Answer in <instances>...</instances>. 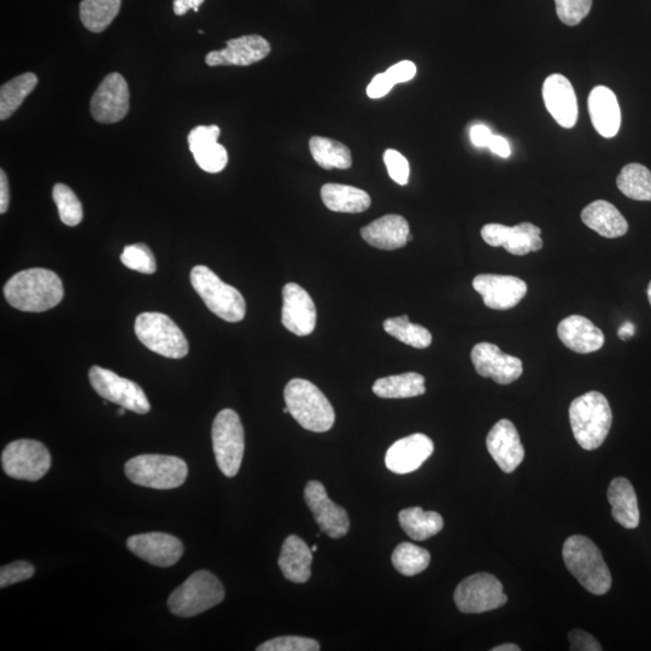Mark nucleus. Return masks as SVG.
<instances>
[{
    "label": "nucleus",
    "mask_w": 651,
    "mask_h": 651,
    "mask_svg": "<svg viewBox=\"0 0 651 651\" xmlns=\"http://www.w3.org/2000/svg\"><path fill=\"white\" fill-rule=\"evenodd\" d=\"M126 410H127L126 408L121 407L119 410H117V414L121 416L125 415Z\"/></svg>",
    "instance_id": "55"
},
{
    "label": "nucleus",
    "mask_w": 651,
    "mask_h": 651,
    "mask_svg": "<svg viewBox=\"0 0 651 651\" xmlns=\"http://www.w3.org/2000/svg\"><path fill=\"white\" fill-rule=\"evenodd\" d=\"M38 85V76L25 73L16 76L0 89V120H8Z\"/></svg>",
    "instance_id": "35"
},
{
    "label": "nucleus",
    "mask_w": 651,
    "mask_h": 651,
    "mask_svg": "<svg viewBox=\"0 0 651 651\" xmlns=\"http://www.w3.org/2000/svg\"><path fill=\"white\" fill-rule=\"evenodd\" d=\"M557 334L563 345L577 354L595 353L604 345V334L600 328L580 315L563 319L557 326Z\"/></svg>",
    "instance_id": "25"
},
{
    "label": "nucleus",
    "mask_w": 651,
    "mask_h": 651,
    "mask_svg": "<svg viewBox=\"0 0 651 651\" xmlns=\"http://www.w3.org/2000/svg\"><path fill=\"white\" fill-rule=\"evenodd\" d=\"M541 228L524 222L513 227L501 224H489L482 228V237L486 244L500 248L503 246L509 254L525 256L543 248Z\"/></svg>",
    "instance_id": "16"
},
{
    "label": "nucleus",
    "mask_w": 651,
    "mask_h": 651,
    "mask_svg": "<svg viewBox=\"0 0 651 651\" xmlns=\"http://www.w3.org/2000/svg\"><path fill=\"white\" fill-rule=\"evenodd\" d=\"M313 551L302 538L292 535L285 539L279 556V567L292 583H307L312 577Z\"/></svg>",
    "instance_id": "28"
},
{
    "label": "nucleus",
    "mask_w": 651,
    "mask_h": 651,
    "mask_svg": "<svg viewBox=\"0 0 651 651\" xmlns=\"http://www.w3.org/2000/svg\"><path fill=\"white\" fill-rule=\"evenodd\" d=\"M385 73L389 75V78L395 85L403 84V82H408L414 79V76L416 75V66L413 62L402 61L387 69Z\"/></svg>",
    "instance_id": "47"
},
{
    "label": "nucleus",
    "mask_w": 651,
    "mask_h": 651,
    "mask_svg": "<svg viewBox=\"0 0 651 651\" xmlns=\"http://www.w3.org/2000/svg\"><path fill=\"white\" fill-rule=\"evenodd\" d=\"M129 110V89L119 73L105 76L91 98V114L99 123H116L125 119Z\"/></svg>",
    "instance_id": "13"
},
{
    "label": "nucleus",
    "mask_w": 651,
    "mask_h": 651,
    "mask_svg": "<svg viewBox=\"0 0 651 651\" xmlns=\"http://www.w3.org/2000/svg\"><path fill=\"white\" fill-rule=\"evenodd\" d=\"M582 220L590 230L600 236L614 239L625 236L629 232V224L623 214L607 201H595L584 208Z\"/></svg>",
    "instance_id": "29"
},
{
    "label": "nucleus",
    "mask_w": 651,
    "mask_h": 651,
    "mask_svg": "<svg viewBox=\"0 0 651 651\" xmlns=\"http://www.w3.org/2000/svg\"><path fill=\"white\" fill-rule=\"evenodd\" d=\"M137 337L146 348L168 359H183L190 346L179 326L161 313L140 314L134 325Z\"/></svg>",
    "instance_id": "8"
},
{
    "label": "nucleus",
    "mask_w": 651,
    "mask_h": 651,
    "mask_svg": "<svg viewBox=\"0 0 651 651\" xmlns=\"http://www.w3.org/2000/svg\"><path fill=\"white\" fill-rule=\"evenodd\" d=\"M322 202L334 213L359 214L371 207L366 191L342 184H326L321 189Z\"/></svg>",
    "instance_id": "31"
},
{
    "label": "nucleus",
    "mask_w": 651,
    "mask_h": 651,
    "mask_svg": "<svg viewBox=\"0 0 651 651\" xmlns=\"http://www.w3.org/2000/svg\"><path fill=\"white\" fill-rule=\"evenodd\" d=\"M608 501L612 506V515L618 524L627 530L637 529L639 509L635 489L629 480L615 478L608 489Z\"/></svg>",
    "instance_id": "30"
},
{
    "label": "nucleus",
    "mask_w": 651,
    "mask_h": 651,
    "mask_svg": "<svg viewBox=\"0 0 651 651\" xmlns=\"http://www.w3.org/2000/svg\"><path fill=\"white\" fill-rule=\"evenodd\" d=\"M384 330L400 342L416 349H426L432 343V334L424 326L412 324L407 315L387 319Z\"/></svg>",
    "instance_id": "38"
},
{
    "label": "nucleus",
    "mask_w": 651,
    "mask_h": 651,
    "mask_svg": "<svg viewBox=\"0 0 651 651\" xmlns=\"http://www.w3.org/2000/svg\"><path fill=\"white\" fill-rule=\"evenodd\" d=\"M52 197H54L63 224L69 227L78 226L84 219V210H82V204L75 192L67 185L56 184L52 190Z\"/></svg>",
    "instance_id": "40"
},
{
    "label": "nucleus",
    "mask_w": 651,
    "mask_h": 651,
    "mask_svg": "<svg viewBox=\"0 0 651 651\" xmlns=\"http://www.w3.org/2000/svg\"><path fill=\"white\" fill-rule=\"evenodd\" d=\"M220 133V128L215 125L198 126L193 128L187 137L199 168L210 174L222 172L228 164L225 146L217 143Z\"/></svg>",
    "instance_id": "24"
},
{
    "label": "nucleus",
    "mask_w": 651,
    "mask_h": 651,
    "mask_svg": "<svg viewBox=\"0 0 651 651\" xmlns=\"http://www.w3.org/2000/svg\"><path fill=\"white\" fill-rule=\"evenodd\" d=\"M225 598L224 585L213 573L198 571L173 591L169 611L180 618H192L209 611Z\"/></svg>",
    "instance_id": "5"
},
{
    "label": "nucleus",
    "mask_w": 651,
    "mask_h": 651,
    "mask_svg": "<svg viewBox=\"0 0 651 651\" xmlns=\"http://www.w3.org/2000/svg\"><path fill=\"white\" fill-rule=\"evenodd\" d=\"M571 427L576 441L585 450H596L606 441L613 413L601 392L590 391L576 398L570 407Z\"/></svg>",
    "instance_id": "3"
},
{
    "label": "nucleus",
    "mask_w": 651,
    "mask_h": 651,
    "mask_svg": "<svg viewBox=\"0 0 651 651\" xmlns=\"http://www.w3.org/2000/svg\"><path fill=\"white\" fill-rule=\"evenodd\" d=\"M589 114L592 125L603 138H614L619 133L621 111L617 96L606 86H597L589 96Z\"/></svg>",
    "instance_id": "26"
},
{
    "label": "nucleus",
    "mask_w": 651,
    "mask_h": 651,
    "mask_svg": "<svg viewBox=\"0 0 651 651\" xmlns=\"http://www.w3.org/2000/svg\"><path fill=\"white\" fill-rule=\"evenodd\" d=\"M204 3V0H174L173 9L175 15L184 16L190 10L198 13L199 7Z\"/></svg>",
    "instance_id": "51"
},
{
    "label": "nucleus",
    "mask_w": 651,
    "mask_h": 651,
    "mask_svg": "<svg viewBox=\"0 0 651 651\" xmlns=\"http://www.w3.org/2000/svg\"><path fill=\"white\" fill-rule=\"evenodd\" d=\"M122 0H82L80 20L92 33H102L119 15Z\"/></svg>",
    "instance_id": "36"
},
{
    "label": "nucleus",
    "mask_w": 651,
    "mask_h": 651,
    "mask_svg": "<svg viewBox=\"0 0 651 651\" xmlns=\"http://www.w3.org/2000/svg\"><path fill=\"white\" fill-rule=\"evenodd\" d=\"M635 332H636L635 325L631 324V322H626V324L620 327L619 337L620 339L627 340L632 338Z\"/></svg>",
    "instance_id": "53"
},
{
    "label": "nucleus",
    "mask_w": 651,
    "mask_h": 651,
    "mask_svg": "<svg viewBox=\"0 0 651 651\" xmlns=\"http://www.w3.org/2000/svg\"><path fill=\"white\" fill-rule=\"evenodd\" d=\"M309 149L321 168L349 169L353 166V156L348 146L337 140L316 136L310 139Z\"/></svg>",
    "instance_id": "34"
},
{
    "label": "nucleus",
    "mask_w": 651,
    "mask_h": 651,
    "mask_svg": "<svg viewBox=\"0 0 651 651\" xmlns=\"http://www.w3.org/2000/svg\"><path fill=\"white\" fill-rule=\"evenodd\" d=\"M4 295L11 307L28 313H43L55 308L64 296L63 284L54 272L31 268L10 278Z\"/></svg>",
    "instance_id": "1"
},
{
    "label": "nucleus",
    "mask_w": 651,
    "mask_h": 651,
    "mask_svg": "<svg viewBox=\"0 0 651 651\" xmlns=\"http://www.w3.org/2000/svg\"><path fill=\"white\" fill-rule=\"evenodd\" d=\"M271 44L261 35L251 34L228 40L226 49L211 51L205 57L209 67H246L265 60L271 54Z\"/></svg>",
    "instance_id": "19"
},
{
    "label": "nucleus",
    "mask_w": 651,
    "mask_h": 651,
    "mask_svg": "<svg viewBox=\"0 0 651 651\" xmlns=\"http://www.w3.org/2000/svg\"><path fill=\"white\" fill-rule=\"evenodd\" d=\"M473 289L483 297L486 307L508 310L523 301L527 284L512 275L479 274L473 280Z\"/></svg>",
    "instance_id": "17"
},
{
    "label": "nucleus",
    "mask_w": 651,
    "mask_h": 651,
    "mask_svg": "<svg viewBox=\"0 0 651 651\" xmlns=\"http://www.w3.org/2000/svg\"><path fill=\"white\" fill-rule=\"evenodd\" d=\"M456 607L465 614L495 611L507 603L503 585L490 573H477L457 586L454 594Z\"/></svg>",
    "instance_id": "11"
},
{
    "label": "nucleus",
    "mask_w": 651,
    "mask_h": 651,
    "mask_svg": "<svg viewBox=\"0 0 651 651\" xmlns=\"http://www.w3.org/2000/svg\"><path fill=\"white\" fill-rule=\"evenodd\" d=\"M281 321L286 330L298 337L309 336L316 327L315 303L309 293L297 284H287L283 290Z\"/></svg>",
    "instance_id": "20"
},
{
    "label": "nucleus",
    "mask_w": 651,
    "mask_h": 651,
    "mask_svg": "<svg viewBox=\"0 0 651 651\" xmlns=\"http://www.w3.org/2000/svg\"><path fill=\"white\" fill-rule=\"evenodd\" d=\"M648 299H649V303H650V306H651V281H650V284L648 286Z\"/></svg>",
    "instance_id": "56"
},
{
    "label": "nucleus",
    "mask_w": 651,
    "mask_h": 651,
    "mask_svg": "<svg viewBox=\"0 0 651 651\" xmlns=\"http://www.w3.org/2000/svg\"><path fill=\"white\" fill-rule=\"evenodd\" d=\"M568 639L571 642V650L578 651H601V645L594 636L582 630H573Z\"/></svg>",
    "instance_id": "46"
},
{
    "label": "nucleus",
    "mask_w": 651,
    "mask_h": 651,
    "mask_svg": "<svg viewBox=\"0 0 651 651\" xmlns=\"http://www.w3.org/2000/svg\"><path fill=\"white\" fill-rule=\"evenodd\" d=\"M121 262L132 271L143 274H154L157 269L155 256L145 244L126 246L121 255Z\"/></svg>",
    "instance_id": "41"
},
{
    "label": "nucleus",
    "mask_w": 651,
    "mask_h": 651,
    "mask_svg": "<svg viewBox=\"0 0 651 651\" xmlns=\"http://www.w3.org/2000/svg\"><path fill=\"white\" fill-rule=\"evenodd\" d=\"M543 99L554 120L563 128H573L578 120V101L571 81L561 74L550 75L543 85Z\"/></svg>",
    "instance_id": "23"
},
{
    "label": "nucleus",
    "mask_w": 651,
    "mask_h": 651,
    "mask_svg": "<svg viewBox=\"0 0 651 651\" xmlns=\"http://www.w3.org/2000/svg\"><path fill=\"white\" fill-rule=\"evenodd\" d=\"M373 392L380 398H412L426 392L425 378L419 373L409 372L381 378L373 384Z\"/></svg>",
    "instance_id": "33"
},
{
    "label": "nucleus",
    "mask_w": 651,
    "mask_h": 651,
    "mask_svg": "<svg viewBox=\"0 0 651 651\" xmlns=\"http://www.w3.org/2000/svg\"><path fill=\"white\" fill-rule=\"evenodd\" d=\"M471 359L480 377L491 378L500 385L514 383L524 372L523 361L518 357L504 354L497 345L491 343L475 345Z\"/></svg>",
    "instance_id": "15"
},
{
    "label": "nucleus",
    "mask_w": 651,
    "mask_h": 651,
    "mask_svg": "<svg viewBox=\"0 0 651 651\" xmlns=\"http://www.w3.org/2000/svg\"><path fill=\"white\" fill-rule=\"evenodd\" d=\"M556 14L567 26H577L589 15L592 0H555Z\"/></svg>",
    "instance_id": "42"
},
{
    "label": "nucleus",
    "mask_w": 651,
    "mask_h": 651,
    "mask_svg": "<svg viewBox=\"0 0 651 651\" xmlns=\"http://www.w3.org/2000/svg\"><path fill=\"white\" fill-rule=\"evenodd\" d=\"M434 444L426 434L415 433L392 444L385 456V465L396 474L418 471L430 459Z\"/></svg>",
    "instance_id": "22"
},
{
    "label": "nucleus",
    "mask_w": 651,
    "mask_h": 651,
    "mask_svg": "<svg viewBox=\"0 0 651 651\" xmlns=\"http://www.w3.org/2000/svg\"><path fill=\"white\" fill-rule=\"evenodd\" d=\"M617 185L627 198L651 202V172L642 164H627L619 174Z\"/></svg>",
    "instance_id": "37"
},
{
    "label": "nucleus",
    "mask_w": 651,
    "mask_h": 651,
    "mask_svg": "<svg viewBox=\"0 0 651 651\" xmlns=\"http://www.w3.org/2000/svg\"><path fill=\"white\" fill-rule=\"evenodd\" d=\"M211 439L220 471L228 478L236 477L243 462L245 434L242 421L234 410L224 409L216 415Z\"/></svg>",
    "instance_id": "9"
},
{
    "label": "nucleus",
    "mask_w": 651,
    "mask_h": 651,
    "mask_svg": "<svg viewBox=\"0 0 651 651\" xmlns=\"http://www.w3.org/2000/svg\"><path fill=\"white\" fill-rule=\"evenodd\" d=\"M520 647L515 644H502L498 645V647L492 649V651H520Z\"/></svg>",
    "instance_id": "54"
},
{
    "label": "nucleus",
    "mask_w": 651,
    "mask_h": 651,
    "mask_svg": "<svg viewBox=\"0 0 651 651\" xmlns=\"http://www.w3.org/2000/svg\"><path fill=\"white\" fill-rule=\"evenodd\" d=\"M489 149L494 152V154L503 158H508L512 155V150H510V145L507 140L503 137L495 136V134L491 139Z\"/></svg>",
    "instance_id": "52"
},
{
    "label": "nucleus",
    "mask_w": 651,
    "mask_h": 651,
    "mask_svg": "<svg viewBox=\"0 0 651 651\" xmlns=\"http://www.w3.org/2000/svg\"><path fill=\"white\" fill-rule=\"evenodd\" d=\"M125 473L133 484L144 488L172 490L185 483L189 468L177 456L148 454L129 460Z\"/></svg>",
    "instance_id": "6"
},
{
    "label": "nucleus",
    "mask_w": 651,
    "mask_h": 651,
    "mask_svg": "<svg viewBox=\"0 0 651 651\" xmlns=\"http://www.w3.org/2000/svg\"><path fill=\"white\" fill-rule=\"evenodd\" d=\"M5 474L17 480L38 482L51 467V455L43 443L20 439L11 442L2 454Z\"/></svg>",
    "instance_id": "10"
},
{
    "label": "nucleus",
    "mask_w": 651,
    "mask_h": 651,
    "mask_svg": "<svg viewBox=\"0 0 651 651\" xmlns=\"http://www.w3.org/2000/svg\"><path fill=\"white\" fill-rule=\"evenodd\" d=\"M90 383L99 396L136 414H148L150 402L144 390L134 381L122 378L99 366L90 369Z\"/></svg>",
    "instance_id": "12"
},
{
    "label": "nucleus",
    "mask_w": 651,
    "mask_h": 651,
    "mask_svg": "<svg viewBox=\"0 0 651 651\" xmlns=\"http://www.w3.org/2000/svg\"><path fill=\"white\" fill-rule=\"evenodd\" d=\"M486 447L504 473L514 472L525 459V450L519 432L513 422L507 419L498 421L491 428L486 438Z\"/></svg>",
    "instance_id": "21"
},
{
    "label": "nucleus",
    "mask_w": 651,
    "mask_h": 651,
    "mask_svg": "<svg viewBox=\"0 0 651 651\" xmlns=\"http://www.w3.org/2000/svg\"><path fill=\"white\" fill-rule=\"evenodd\" d=\"M258 651H319L315 639L298 636L277 637L257 648Z\"/></svg>",
    "instance_id": "43"
},
{
    "label": "nucleus",
    "mask_w": 651,
    "mask_h": 651,
    "mask_svg": "<svg viewBox=\"0 0 651 651\" xmlns=\"http://www.w3.org/2000/svg\"><path fill=\"white\" fill-rule=\"evenodd\" d=\"M193 289L203 299L211 313L227 322H239L246 314L245 299L236 287L224 283L205 266H196L191 272Z\"/></svg>",
    "instance_id": "7"
},
{
    "label": "nucleus",
    "mask_w": 651,
    "mask_h": 651,
    "mask_svg": "<svg viewBox=\"0 0 651 651\" xmlns=\"http://www.w3.org/2000/svg\"><path fill=\"white\" fill-rule=\"evenodd\" d=\"M410 228L408 221L400 215H386L363 227L361 236L366 242L380 250L401 249L408 243Z\"/></svg>",
    "instance_id": "27"
},
{
    "label": "nucleus",
    "mask_w": 651,
    "mask_h": 651,
    "mask_svg": "<svg viewBox=\"0 0 651 651\" xmlns=\"http://www.w3.org/2000/svg\"><path fill=\"white\" fill-rule=\"evenodd\" d=\"M284 398L292 418L308 431H330L336 413L318 386L306 379H292L285 386Z\"/></svg>",
    "instance_id": "4"
},
{
    "label": "nucleus",
    "mask_w": 651,
    "mask_h": 651,
    "mask_svg": "<svg viewBox=\"0 0 651 651\" xmlns=\"http://www.w3.org/2000/svg\"><path fill=\"white\" fill-rule=\"evenodd\" d=\"M312 551H313V553H316V551H318V547H316V545H314V547H312Z\"/></svg>",
    "instance_id": "57"
},
{
    "label": "nucleus",
    "mask_w": 651,
    "mask_h": 651,
    "mask_svg": "<svg viewBox=\"0 0 651 651\" xmlns=\"http://www.w3.org/2000/svg\"><path fill=\"white\" fill-rule=\"evenodd\" d=\"M563 561L567 570L591 594L606 595L612 588V574L601 550L588 537L572 536L563 544Z\"/></svg>",
    "instance_id": "2"
},
{
    "label": "nucleus",
    "mask_w": 651,
    "mask_h": 651,
    "mask_svg": "<svg viewBox=\"0 0 651 651\" xmlns=\"http://www.w3.org/2000/svg\"><path fill=\"white\" fill-rule=\"evenodd\" d=\"M394 87L395 84L389 78V75L386 73H381L377 76H374L371 84L368 85L367 95L372 99L383 98L387 95V93L394 89Z\"/></svg>",
    "instance_id": "48"
},
{
    "label": "nucleus",
    "mask_w": 651,
    "mask_h": 651,
    "mask_svg": "<svg viewBox=\"0 0 651 651\" xmlns=\"http://www.w3.org/2000/svg\"><path fill=\"white\" fill-rule=\"evenodd\" d=\"M304 500L322 532L333 539L346 536L350 529L349 515L330 500L324 485L316 480L309 482L304 489Z\"/></svg>",
    "instance_id": "14"
},
{
    "label": "nucleus",
    "mask_w": 651,
    "mask_h": 651,
    "mask_svg": "<svg viewBox=\"0 0 651 651\" xmlns=\"http://www.w3.org/2000/svg\"><path fill=\"white\" fill-rule=\"evenodd\" d=\"M10 189L7 174L0 170V213L5 214L9 209Z\"/></svg>",
    "instance_id": "50"
},
{
    "label": "nucleus",
    "mask_w": 651,
    "mask_h": 651,
    "mask_svg": "<svg viewBox=\"0 0 651 651\" xmlns=\"http://www.w3.org/2000/svg\"><path fill=\"white\" fill-rule=\"evenodd\" d=\"M384 162L390 178L398 185L406 186L409 181L410 167L406 157L396 150H386Z\"/></svg>",
    "instance_id": "44"
},
{
    "label": "nucleus",
    "mask_w": 651,
    "mask_h": 651,
    "mask_svg": "<svg viewBox=\"0 0 651 651\" xmlns=\"http://www.w3.org/2000/svg\"><path fill=\"white\" fill-rule=\"evenodd\" d=\"M127 547L140 559L157 567H170L184 554L180 539L167 533L151 532L128 538Z\"/></svg>",
    "instance_id": "18"
},
{
    "label": "nucleus",
    "mask_w": 651,
    "mask_h": 651,
    "mask_svg": "<svg viewBox=\"0 0 651 651\" xmlns=\"http://www.w3.org/2000/svg\"><path fill=\"white\" fill-rule=\"evenodd\" d=\"M35 570L31 563L26 561H17L10 563V565L3 566L0 570V588H8L34 576Z\"/></svg>",
    "instance_id": "45"
},
{
    "label": "nucleus",
    "mask_w": 651,
    "mask_h": 651,
    "mask_svg": "<svg viewBox=\"0 0 651 651\" xmlns=\"http://www.w3.org/2000/svg\"><path fill=\"white\" fill-rule=\"evenodd\" d=\"M398 572L406 577H414L430 566L431 554L424 548L412 543H401L391 557Z\"/></svg>",
    "instance_id": "39"
},
{
    "label": "nucleus",
    "mask_w": 651,
    "mask_h": 651,
    "mask_svg": "<svg viewBox=\"0 0 651 651\" xmlns=\"http://www.w3.org/2000/svg\"><path fill=\"white\" fill-rule=\"evenodd\" d=\"M400 525L407 535L414 541H426V539L438 535L443 530L444 521L441 514L436 512H425L420 507L403 509L398 515Z\"/></svg>",
    "instance_id": "32"
},
{
    "label": "nucleus",
    "mask_w": 651,
    "mask_h": 651,
    "mask_svg": "<svg viewBox=\"0 0 651 651\" xmlns=\"http://www.w3.org/2000/svg\"><path fill=\"white\" fill-rule=\"evenodd\" d=\"M492 137H494V134L484 125H477L471 129L472 143L478 148H489Z\"/></svg>",
    "instance_id": "49"
}]
</instances>
